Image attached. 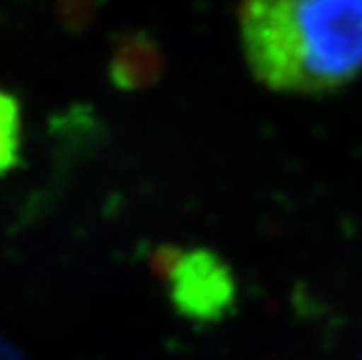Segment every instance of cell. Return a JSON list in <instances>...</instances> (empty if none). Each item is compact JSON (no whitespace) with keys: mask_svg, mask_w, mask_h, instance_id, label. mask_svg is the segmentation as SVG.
Masks as SVG:
<instances>
[{"mask_svg":"<svg viewBox=\"0 0 362 360\" xmlns=\"http://www.w3.org/2000/svg\"><path fill=\"white\" fill-rule=\"evenodd\" d=\"M238 37L252 78L320 96L362 75V0H241Z\"/></svg>","mask_w":362,"mask_h":360,"instance_id":"1","label":"cell"},{"mask_svg":"<svg viewBox=\"0 0 362 360\" xmlns=\"http://www.w3.org/2000/svg\"><path fill=\"white\" fill-rule=\"evenodd\" d=\"M152 269L171 290L175 306L192 320L215 323L236 302L232 272L211 250L159 248Z\"/></svg>","mask_w":362,"mask_h":360,"instance_id":"2","label":"cell"},{"mask_svg":"<svg viewBox=\"0 0 362 360\" xmlns=\"http://www.w3.org/2000/svg\"><path fill=\"white\" fill-rule=\"evenodd\" d=\"M161 71V57L157 47L145 37H127L112 57L110 73L117 84L127 89L143 87L155 80Z\"/></svg>","mask_w":362,"mask_h":360,"instance_id":"3","label":"cell"},{"mask_svg":"<svg viewBox=\"0 0 362 360\" xmlns=\"http://www.w3.org/2000/svg\"><path fill=\"white\" fill-rule=\"evenodd\" d=\"M21 150V105L17 96L0 89V178L19 162Z\"/></svg>","mask_w":362,"mask_h":360,"instance_id":"4","label":"cell"}]
</instances>
